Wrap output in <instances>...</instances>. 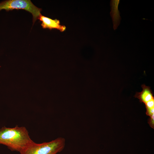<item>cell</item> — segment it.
<instances>
[{
  "label": "cell",
  "mask_w": 154,
  "mask_h": 154,
  "mask_svg": "<svg viewBox=\"0 0 154 154\" xmlns=\"http://www.w3.org/2000/svg\"><path fill=\"white\" fill-rule=\"evenodd\" d=\"M33 142L24 127H3L0 129V144L7 146L11 151L20 153Z\"/></svg>",
  "instance_id": "1"
},
{
  "label": "cell",
  "mask_w": 154,
  "mask_h": 154,
  "mask_svg": "<svg viewBox=\"0 0 154 154\" xmlns=\"http://www.w3.org/2000/svg\"><path fill=\"white\" fill-rule=\"evenodd\" d=\"M65 144V139L58 138L48 142L37 143L34 142L20 154H57L62 151Z\"/></svg>",
  "instance_id": "2"
},
{
  "label": "cell",
  "mask_w": 154,
  "mask_h": 154,
  "mask_svg": "<svg viewBox=\"0 0 154 154\" xmlns=\"http://www.w3.org/2000/svg\"><path fill=\"white\" fill-rule=\"evenodd\" d=\"M22 9L31 13L33 24L41 15L42 9L34 5L30 0H9L0 3V11L5 9L9 11L13 9Z\"/></svg>",
  "instance_id": "3"
},
{
  "label": "cell",
  "mask_w": 154,
  "mask_h": 154,
  "mask_svg": "<svg viewBox=\"0 0 154 154\" xmlns=\"http://www.w3.org/2000/svg\"><path fill=\"white\" fill-rule=\"evenodd\" d=\"M38 19L42 22L41 25L43 29L50 30L56 29L61 32H64L66 29V26L61 25L60 21L56 19H52L41 14Z\"/></svg>",
  "instance_id": "4"
},
{
  "label": "cell",
  "mask_w": 154,
  "mask_h": 154,
  "mask_svg": "<svg viewBox=\"0 0 154 154\" xmlns=\"http://www.w3.org/2000/svg\"><path fill=\"white\" fill-rule=\"evenodd\" d=\"M142 90L141 92L136 93L134 96L138 98L141 102L144 104L154 99L153 94L150 87L145 84L141 85Z\"/></svg>",
  "instance_id": "5"
},
{
  "label": "cell",
  "mask_w": 154,
  "mask_h": 154,
  "mask_svg": "<svg viewBox=\"0 0 154 154\" xmlns=\"http://www.w3.org/2000/svg\"><path fill=\"white\" fill-rule=\"evenodd\" d=\"M119 1H112L111 4V16L113 20L114 29L117 28L120 21V17L119 11L118 10L117 5Z\"/></svg>",
  "instance_id": "6"
},
{
  "label": "cell",
  "mask_w": 154,
  "mask_h": 154,
  "mask_svg": "<svg viewBox=\"0 0 154 154\" xmlns=\"http://www.w3.org/2000/svg\"><path fill=\"white\" fill-rule=\"evenodd\" d=\"M146 109L154 108V99L145 104Z\"/></svg>",
  "instance_id": "7"
},
{
  "label": "cell",
  "mask_w": 154,
  "mask_h": 154,
  "mask_svg": "<svg viewBox=\"0 0 154 154\" xmlns=\"http://www.w3.org/2000/svg\"><path fill=\"white\" fill-rule=\"evenodd\" d=\"M154 114H153L150 116V118L149 121V123L151 127L153 128H154Z\"/></svg>",
  "instance_id": "8"
}]
</instances>
